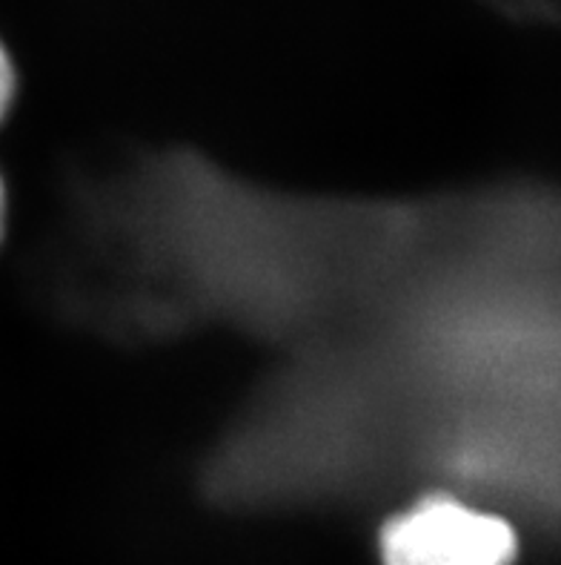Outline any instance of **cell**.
<instances>
[{
    "instance_id": "cell-2",
    "label": "cell",
    "mask_w": 561,
    "mask_h": 565,
    "mask_svg": "<svg viewBox=\"0 0 561 565\" xmlns=\"http://www.w3.org/2000/svg\"><path fill=\"white\" fill-rule=\"evenodd\" d=\"M14 98V66L9 61L7 50L0 46V121L7 118L9 107H12Z\"/></svg>"
},
{
    "instance_id": "cell-3",
    "label": "cell",
    "mask_w": 561,
    "mask_h": 565,
    "mask_svg": "<svg viewBox=\"0 0 561 565\" xmlns=\"http://www.w3.org/2000/svg\"><path fill=\"white\" fill-rule=\"evenodd\" d=\"M7 230V190H3V179H0V238Z\"/></svg>"
},
{
    "instance_id": "cell-1",
    "label": "cell",
    "mask_w": 561,
    "mask_h": 565,
    "mask_svg": "<svg viewBox=\"0 0 561 565\" xmlns=\"http://www.w3.org/2000/svg\"><path fill=\"white\" fill-rule=\"evenodd\" d=\"M384 565H513L516 531L505 516L455 497H427L381 529Z\"/></svg>"
}]
</instances>
